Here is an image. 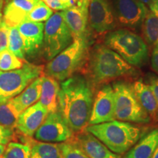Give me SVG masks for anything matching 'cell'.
<instances>
[{"label": "cell", "mask_w": 158, "mask_h": 158, "mask_svg": "<svg viewBox=\"0 0 158 158\" xmlns=\"http://www.w3.org/2000/svg\"><path fill=\"white\" fill-rule=\"evenodd\" d=\"M92 85L86 77L76 74L61 83L58 111L74 133L89 126L93 105Z\"/></svg>", "instance_id": "1"}, {"label": "cell", "mask_w": 158, "mask_h": 158, "mask_svg": "<svg viewBox=\"0 0 158 158\" xmlns=\"http://www.w3.org/2000/svg\"><path fill=\"white\" fill-rule=\"evenodd\" d=\"M88 80L92 86L114 80L120 77L135 76V67L126 62L115 51L106 45L98 44L89 53L86 62Z\"/></svg>", "instance_id": "2"}, {"label": "cell", "mask_w": 158, "mask_h": 158, "mask_svg": "<svg viewBox=\"0 0 158 158\" xmlns=\"http://www.w3.org/2000/svg\"><path fill=\"white\" fill-rule=\"evenodd\" d=\"M85 130L117 155L127 152L143 135L141 127L119 120L89 125Z\"/></svg>", "instance_id": "3"}, {"label": "cell", "mask_w": 158, "mask_h": 158, "mask_svg": "<svg viewBox=\"0 0 158 158\" xmlns=\"http://www.w3.org/2000/svg\"><path fill=\"white\" fill-rule=\"evenodd\" d=\"M89 53V39H75L68 48L49 61L43 74L57 81H64L86 66Z\"/></svg>", "instance_id": "4"}, {"label": "cell", "mask_w": 158, "mask_h": 158, "mask_svg": "<svg viewBox=\"0 0 158 158\" xmlns=\"http://www.w3.org/2000/svg\"><path fill=\"white\" fill-rule=\"evenodd\" d=\"M105 45L133 67L141 68L149 59L147 43L141 36L128 29L108 32L105 37Z\"/></svg>", "instance_id": "5"}, {"label": "cell", "mask_w": 158, "mask_h": 158, "mask_svg": "<svg viewBox=\"0 0 158 158\" xmlns=\"http://www.w3.org/2000/svg\"><path fill=\"white\" fill-rule=\"evenodd\" d=\"M114 96L115 118L119 121L149 124L151 118L138 101L133 84L116 81L112 84Z\"/></svg>", "instance_id": "6"}, {"label": "cell", "mask_w": 158, "mask_h": 158, "mask_svg": "<svg viewBox=\"0 0 158 158\" xmlns=\"http://www.w3.org/2000/svg\"><path fill=\"white\" fill-rule=\"evenodd\" d=\"M44 67L25 62L23 67L10 71H0V103L14 98L33 81L43 75Z\"/></svg>", "instance_id": "7"}, {"label": "cell", "mask_w": 158, "mask_h": 158, "mask_svg": "<svg viewBox=\"0 0 158 158\" xmlns=\"http://www.w3.org/2000/svg\"><path fill=\"white\" fill-rule=\"evenodd\" d=\"M73 41L72 33L62 12H56L47 20L44 26L43 53L48 61L68 48Z\"/></svg>", "instance_id": "8"}, {"label": "cell", "mask_w": 158, "mask_h": 158, "mask_svg": "<svg viewBox=\"0 0 158 158\" xmlns=\"http://www.w3.org/2000/svg\"><path fill=\"white\" fill-rule=\"evenodd\" d=\"M36 140L46 143H63L74 137V132L69 127L57 110L48 113L46 118L35 132Z\"/></svg>", "instance_id": "9"}, {"label": "cell", "mask_w": 158, "mask_h": 158, "mask_svg": "<svg viewBox=\"0 0 158 158\" xmlns=\"http://www.w3.org/2000/svg\"><path fill=\"white\" fill-rule=\"evenodd\" d=\"M89 26L98 34L113 31L116 27L115 11L110 0H90L88 7Z\"/></svg>", "instance_id": "10"}, {"label": "cell", "mask_w": 158, "mask_h": 158, "mask_svg": "<svg viewBox=\"0 0 158 158\" xmlns=\"http://www.w3.org/2000/svg\"><path fill=\"white\" fill-rule=\"evenodd\" d=\"M116 23L123 27L138 29L141 27L149 10L138 0L114 1Z\"/></svg>", "instance_id": "11"}, {"label": "cell", "mask_w": 158, "mask_h": 158, "mask_svg": "<svg viewBox=\"0 0 158 158\" xmlns=\"http://www.w3.org/2000/svg\"><path fill=\"white\" fill-rule=\"evenodd\" d=\"M115 120L114 96L112 86L105 84L97 92L89 124H98Z\"/></svg>", "instance_id": "12"}, {"label": "cell", "mask_w": 158, "mask_h": 158, "mask_svg": "<svg viewBox=\"0 0 158 158\" xmlns=\"http://www.w3.org/2000/svg\"><path fill=\"white\" fill-rule=\"evenodd\" d=\"M48 114V110L37 101L21 112L15 129L23 135L29 138L33 137Z\"/></svg>", "instance_id": "13"}, {"label": "cell", "mask_w": 158, "mask_h": 158, "mask_svg": "<svg viewBox=\"0 0 158 158\" xmlns=\"http://www.w3.org/2000/svg\"><path fill=\"white\" fill-rule=\"evenodd\" d=\"M44 26L42 22L23 21L17 26L23 40L25 55L34 56L42 47L44 36Z\"/></svg>", "instance_id": "14"}, {"label": "cell", "mask_w": 158, "mask_h": 158, "mask_svg": "<svg viewBox=\"0 0 158 158\" xmlns=\"http://www.w3.org/2000/svg\"><path fill=\"white\" fill-rule=\"evenodd\" d=\"M73 40L88 38V7L77 4L62 11Z\"/></svg>", "instance_id": "15"}, {"label": "cell", "mask_w": 158, "mask_h": 158, "mask_svg": "<svg viewBox=\"0 0 158 158\" xmlns=\"http://www.w3.org/2000/svg\"><path fill=\"white\" fill-rule=\"evenodd\" d=\"M40 0H6L3 20L9 27H17Z\"/></svg>", "instance_id": "16"}, {"label": "cell", "mask_w": 158, "mask_h": 158, "mask_svg": "<svg viewBox=\"0 0 158 158\" xmlns=\"http://www.w3.org/2000/svg\"><path fill=\"white\" fill-rule=\"evenodd\" d=\"M74 140L89 158H121L86 130L74 136Z\"/></svg>", "instance_id": "17"}, {"label": "cell", "mask_w": 158, "mask_h": 158, "mask_svg": "<svg viewBox=\"0 0 158 158\" xmlns=\"http://www.w3.org/2000/svg\"><path fill=\"white\" fill-rule=\"evenodd\" d=\"M158 146V128L143 135L123 158H151Z\"/></svg>", "instance_id": "18"}, {"label": "cell", "mask_w": 158, "mask_h": 158, "mask_svg": "<svg viewBox=\"0 0 158 158\" xmlns=\"http://www.w3.org/2000/svg\"><path fill=\"white\" fill-rule=\"evenodd\" d=\"M60 86L59 81L51 77L43 75L41 95L39 102L48 113L58 110V96Z\"/></svg>", "instance_id": "19"}, {"label": "cell", "mask_w": 158, "mask_h": 158, "mask_svg": "<svg viewBox=\"0 0 158 158\" xmlns=\"http://www.w3.org/2000/svg\"><path fill=\"white\" fill-rule=\"evenodd\" d=\"M133 89L140 104L153 121L157 122V105L149 86L142 79H138L133 84Z\"/></svg>", "instance_id": "20"}, {"label": "cell", "mask_w": 158, "mask_h": 158, "mask_svg": "<svg viewBox=\"0 0 158 158\" xmlns=\"http://www.w3.org/2000/svg\"><path fill=\"white\" fill-rule=\"evenodd\" d=\"M43 76L35 79L19 95L13 98V101L20 112L36 103L40 98Z\"/></svg>", "instance_id": "21"}, {"label": "cell", "mask_w": 158, "mask_h": 158, "mask_svg": "<svg viewBox=\"0 0 158 158\" xmlns=\"http://www.w3.org/2000/svg\"><path fill=\"white\" fill-rule=\"evenodd\" d=\"M30 158H63L59 145L54 143L29 140Z\"/></svg>", "instance_id": "22"}, {"label": "cell", "mask_w": 158, "mask_h": 158, "mask_svg": "<svg viewBox=\"0 0 158 158\" xmlns=\"http://www.w3.org/2000/svg\"><path fill=\"white\" fill-rule=\"evenodd\" d=\"M141 27L146 43L153 47L158 45V17L149 10Z\"/></svg>", "instance_id": "23"}, {"label": "cell", "mask_w": 158, "mask_h": 158, "mask_svg": "<svg viewBox=\"0 0 158 158\" xmlns=\"http://www.w3.org/2000/svg\"><path fill=\"white\" fill-rule=\"evenodd\" d=\"M21 112L18 110L13 99L0 103V125L14 130Z\"/></svg>", "instance_id": "24"}, {"label": "cell", "mask_w": 158, "mask_h": 158, "mask_svg": "<svg viewBox=\"0 0 158 158\" xmlns=\"http://www.w3.org/2000/svg\"><path fill=\"white\" fill-rule=\"evenodd\" d=\"M24 63V59L17 57L8 48L0 51V71L17 70L22 68Z\"/></svg>", "instance_id": "25"}, {"label": "cell", "mask_w": 158, "mask_h": 158, "mask_svg": "<svg viewBox=\"0 0 158 158\" xmlns=\"http://www.w3.org/2000/svg\"><path fill=\"white\" fill-rule=\"evenodd\" d=\"M30 152L31 147L29 143L10 142L1 158H30Z\"/></svg>", "instance_id": "26"}, {"label": "cell", "mask_w": 158, "mask_h": 158, "mask_svg": "<svg viewBox=\"0 0 158 158\" xmlns=\"http://www.w3.org/2000/svg\"><path fill=\"white\" fill-rule=\"evenodd\" d=\"M7 48L20 59H24L25 53L23 40L17 27H10Z\"/></svg>", "instance_id": "27"}, {"label": "cell", "mask_w": 158, "mask_h": 158, "mask_svg": "<svg viewBox=\"0 0 158 158\" xmlns=\"http://www.w3.org/2000/svg\"><path fill=\"white\" fill-rule=\"evenodd\" d=\"M58 145L63 158H89L76 143L74 137Z\"/></svg>", "instance_id": "28"}, {"label": "cell", "mask_w": 158, "mask_h": 158, "mask_svg": "<svg viewBox=\"0 0 158 158\" xmlns=\"http://www.w3.org/2000/svg\"><path fill=\"white\" fill-rule=\"evenodd\" d=\"M53 15V10L46 5L42 0L31 10L30 13L27 15L24 21H33V22H43L49 19Z\"/></svg>", "instance_id": "29"}, {"label": "cell", "mask_w": 158, "mask_h": 158, "mask_svg": "<svg viewBox=\"0 0 158 158\" xmlns=\"http://www.w3.org/2000/svg\"><path fill=\"white\" fill-rule=\"evenodd\" d=\"M53 10H65L76 5L77 0H42Z\"/></svg>", "instance_id": "30"}, {"label": "cell", "mask_w": 158, "mask_h": 158, "mask_svg": "<svg viewBox=\"0 0 158 158\" xmlns=\"http://www.w3.org/2000/svg\"><path fill=\"white\" fill-rule=\"evenodd\" d=\"M10 27L6 24L5 21H2L0 25V51L7 48L9 38Z\"/></svg>", "instance_id": "31"}, {"label": "cell", "mask_w": 158, "mask_h": 158, "mask_svg": "<svg viewBox=\"0 0 158 158\" xmlns=\"http://www.w3.org/2000/svg\"><path fill=\"white\" fill-rule=\"evenodd\" d=\"M147 83L151 90L152 91V93L155 96L156 102L157 105V122H158V76L149 73L147 75Z\"/></svg>", "instance_id": "32"}, {"label": "cell", "mask_w": 158, "mask_h": 158, "mask_svg": "<svg viewBox=\"0 0 158 158\" xmlns=\"http://www.w3.org/2000/svg\"><path fill=\"white\" fill-rule=\"evenodd\" d=\"M14 137L13 130L0 125V144L6 145Z\"/></svg>", "instance_id": "33"}, {"label": "cell", "mask_w": 158, "mask_h": 158, "mask_svg": "<svg viewBox=\"0 0 158 158\" xmlns=\"http://www.w3.org/2000/svg\"><path fill=\"white\" fill-rule=\"evenodd\" d=\"M152 68L158 74V45L154 47L151 56Z\"/></svg>", "instance_id": "34"}, {"label": "cell", "mask_w": 158, "mask_h": 158, "mask_svg": "<svg viewBox=\"0 0 158 158\" xmlns=\"http://www.w3.org/2000/svg\"><path fill=\"white\" fill-rule=\"evenodd\" d=\"M150 11H152L156 16L158 17V0H152L149 5Z\"/></svg>", "instance_id": "35"}, {"label": "cell", "mask_w": 158, "mask_h": 158, "mask_svg": "<svg viewBox=\"0 0 158 158\" xmlns=\"http://www.w3.org/2000/svg\"><path fill=\"white\" fill-rule=\"evenodd\" d=\"M90 0H77V4L89 7V4Z\"/></svg>", "instance_id": "36"}, {"label": "cell", "mask_w": 158, "mask_h": 158, "mask_svg": "<svg viewBox=\"0 0 158 158\" xmlns=\"http://www.w3.org/2000/svg\"><path fill=\"white\" fill-rule=\"evenodd\" d=\"M139 2H141V3H143V5H145L146 6H149L150 3L152 2V0H138Z\"/></svg>", "instance_id": "37"}, {"label": "cell", "mask_w": 158, "mask_h": 158, "mask_svg": "<svg viewBox=\"0 0 158 158\" xmlns=\"http://www.w3.org/2000/svg\"><path fill=\"white\" fill-rule=\"evenodd\" d=\"M6 148L5 145H2V144H0V157H2V155H3L4 152H5Z\"/></svg>", "instance_id": "38"}, {"label": "cell", "mask_w": 158, "mask_h": 158, "mask_svg": "<svg viewBox=\"0 0 158 158\" xmlns=\"http://www.w3.org/2000/svg\"><path fill=\"white\" fill-rule=\"evenodd\" d=\"M151 158H158V146L157 147V148H156L155 152H154Z\"/></svg>", "instance_id": "39"}, {"label": "cell", "mask_w": 158, "mask_h": 158, "mask_svg": "<svg viewBox=\"0 0 158 158\" xmlns=\"http://www.w3.org/2000/svg\"><path fill=\"white\" fill-rule=\"evenodd\" d=\"M3 21V15H2V10H0V25L2 24Z\"/></svg>", "instance_id": "40"}, {"label": "cell", "mask_w": 158, "mask_h": 158, "mask_svg": "<svg viewBox=\"0 0 158 158\" xmlns=\"http://www.w3.org/2000/svg\"><path fill=\"white\" fill-rule=\"evenodd\" d=\"M4 3H5V0H0V10L2 8Z\"/></svg>", "instance_id": "41"}, {"label": "cell", "mask_w": 158, "mask_h": 158, "mask_svg": "<svg viewBox=\"0 0 158 158\" xmlns=\"http://www.w3.org/2000/svg\"><path fill=\"white\" fill-rule=\"evenodd\" d=\"M0 158H1V157H0Z\"/></svg>", "instance_id": "42"}]
</instances>
